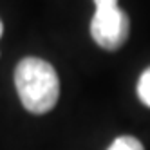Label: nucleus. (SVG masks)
Wrapping results in <instances>:
<instances>
[{
  "instance_id": "nucleus-4",
  "label": "nucleus",
  "mask_w": 150,
  "mask_h": 150,
  "mask_svg": "<svg viewBox=\"0 0 150 150\" xmlns=\"http://www.w3.org/2000/svg\"><path fill=\"white\" fill-rule=\"evenodd\" d=\"M137 96L143 105L150 107V67L145 69L137 80Z\"/></svg>"
},
{
  "instance_id": "nucleus-1",
  "label": "nucleus",
  "mask_w": 150,
  "mask_h": 150,
  "mask_svg": "<svg viewBox=\"0 0 150 150\" xmlns=\"http://www.w3.org/2000/svg\"><path fill=\"white\" fill-rule=\"evenodd\" d=\"M15 87L24 109L31 114H45L60 98V78L49 62L25 56L15 69Z\"/></svg>"
},
{
  "instance_id": "nucleus-2",
  "label": "nucleus",
  "mask_w": 150,
  "mask_h": 150,
  "mask_svg": "<svg viewBox=\"0 0 150 150\" xmlns=\"http://www.w3.org/2000/svg\"><path fill=\"white\" fill-rule=\"evenodd\" d=\"M96 11L91 20V36L101 49L117 51L130 35L128 15L117 0H94Z\"/></svg>"
},
{
  "instance_id": "nucleus-5",
  "label": "nucleus",
  "mask_w": 150,
  "mask_h": 150,
  "mask_svg": "<svg viewBox=\"0 0 150 150\" xmlns=\"http://www.w3.org/2000/svg\"><path fill=\"white\" fill-rule=\"evenodd\" d=\"M2 35H4V24H2V20H0V38H2Z\"/></svg>"
},
{
  "instance_id": "nucleus-3",
  "label": "nucleus",
  "mask_w": 150,
  "mask_h": 150,
  "mask_svg": "<svg viewBox=\"0 0 150 150\" xmlns=\"http://www.w3.org/2000/svg\"><path fill=\"white\" fill-rule=\"evenodd\" d=\"M107 150H145L141 141L136 139L134 136H120L110 143Z\"/></svg>"
}]
</instances>
